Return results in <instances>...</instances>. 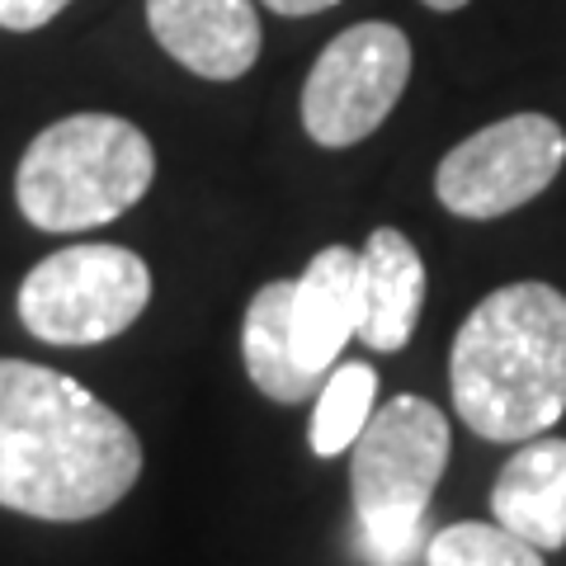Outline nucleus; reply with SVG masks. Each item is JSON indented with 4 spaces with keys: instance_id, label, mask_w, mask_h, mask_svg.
<instances>
[{
    "instance_id": "6e6552de",
    "label": "nucleus",
    "mask_w": 566,
    "mask_h": 566,
    "mask_svg": "<svg viewBox=\"0 0 566 566\" xmlns=\"http://www.w3.org/2000/svg\"><path fill=\"white\" fill-rule=\"evenodd\" d=\"M147 29L203 81H241L264 43L255 0H147Z\"/></svg>"
},
{
    "instance_id": "ddd939ff",
    "label": "nucleus",
    "mask_w": 566,
    "mask_h": 566,
    "mask_svg": "<svg viewBox=\"0 0 566 566\" xmlns=\"http://www.w3.org/2000/svg\"><path fill=\"white\" fill-rule=\"evenodd\" d=\"M374 397H378V374L368 364H335L322 392H316V411H312V453L316 458H340L354 449V439L364 434L368 416H374Z\"/></svg>"
},
{
    "instance_id": "1a4fd4ad",
    "label": "nucleus",
    "mask_w": 566,
    "mask_h": 566,
    "mask_svg": "<svg viewBox=\"0 0 566 566\" xmlns=\"http://www.w3.org/2000/svg\"><path fill=\"white\" fill-rule=\"evenodd\" d=\"M293 354L312 378L340 364V349L359 340V251L326 245L303 279H293Z\"/></svg>"
},
{
    "instance_id": "4468645a",
    "label": "nucleus",
    "mask_w": 566,
    "mask_h": 566,
    "mask_svg": "<svg viewBox=\"0 0 566 566\" xmlns=\"http://www.w3.org/2000/svg\"><path fill=\"white\" fill-rule=\"evenodd\" d=\"M424 566H543V553L495 520H463L424 543Z\"/></svg>"
},
{
    "instance_id": "dca6fc26",
    "label": "nucleus",
    "mask_w": 566,
    "mask_h": 566,
    "mask_svg": "<svg viewBox=\"0 0 566 566\" xmlns=\"http://www.w3.org/2000/svg\"><path fill=\"white\" fill-rule=\"evenodd\" d=\"M331 6H340V0H264V10L274 14H289V20H303V14H322Z\"/></svg>"
},
{
    "instance_id": "423d86ee",
    "label": "nucleus",
    "mask_w": 566,
    "mask_h": 566,
    "mask_svg": "<svg viewBox=\"0 0 566 566\" xmlns=\"http://www.w3.org/2000/svg\"><path fill=\"white\" fill-rule=\"evenodd\" d=\"M411 81V39L387 24L364 20L322 48L303 85V128L316 147L345 151L374 137L397 109Z\"/></svg>"
},
{
    "instance_id": "9b49d317",
    "label": "nucleus",
    "mask_w": 566,
    "mask_h": 566,
    "mask_svg": "<svg viewBox=\"0 0 566 566\" xmlns=\"http://www.w3.org/2000/svg\"><path fill=\"white\" fill-rule=\"evenodd\" d=\"M491 520L538 553L566 547V439H524L491 486Z\"/></svg>"
},
{
    "instance_id": "20e7f679",
    "label": "nucleus",
    "mask_w": 566,
    "mask_h": 566,
    "mask_svg": "<svg viewBox=\"0 0 566 566\" xmlns=\"http://www.w3.org/2000/svg\"><path fill=\"white\" fill-rule=\"evenodd\" d=\"M449 416L434 401L401 392L368 416L349 449V491L364 553L374 566H411L424 515L449 468Z\"/></svg>"
},
{
    "instance_id": "f03ea898",
    "label": "nucleus",
    "mask_w": 566,
    "mask_h": 566,
    "mask_svg": "<svg viewBox=\"0 0 566 566\" xmlns=\"http://www.w3.org/2000/svg\"><path fill=\"white\" fill-rule=\"evenodd\" d=\"M453 411L476 439L524 444L566 416V293L520 279L486 293L449 349Z\"/></svg>"
},
{
    "instance_id": "39448f33",
    "label": "nucleus",
    "mask_w": 566,
    "mask_h": 566,
    "mask_svg": "<svg viewBox=\"0 0 566 566\" xmlns=\"http://www.w3.org/2000/svg\"><path fill=\"white\" fill-rule=\"evenodd\" d=\"M151 303V270L128 245L81 241L39 260L20 283V322L33 340L85 349L123 335Z\"/></svg>"
},
{
    "instance_id": "7ed1b4c3",
    "label": "nucleus",
    "mask_w": 566,
    "mask_h": 566,
    "mask_svg": "<svg viewBox=\"0 0 566 566\" xmlns=\"http://www.w3.org/2000/svg\"><path fill=\"white\" fill-rule=\"evenodd\" d=\"M156 180V147L118 114L48 123L14 170V203L39 232H85L123 218Z\"/></svg>"
},
{
    "instance_id": "9d476101",
    "label": "nucleus",
    "mask_w": 566,
    "mask_h": 566,
    "mask_svg": "<svg viewBox=\"0 0 566 566\" xmlns=\"http://www.w3.org/2000/svg\"><path fill=\"white\" fill-rule=\"evenodd\" d=\"M424 307V260L397 227H374L359 251V340L397 354Z\"/></svg>"
},
{
    "instance_id": "f8f14e48",
    "label": "nucleus",
    "mask_w": 566,
    "mask_h": 566,
    "mask_svg": "<svg viewBox=\"0 0 566 566\" xmlns=\"http://www.w3.org/2000/svg\"><path fill=\"white\" fill-rule=\"evenodd\" d=\"M293 279H274L251 297L241 322V359L245 378L255 382V392H264L279 406H297L322 392L326 378H312L293 354Z\"/></svg>"
},
{
    "instance_id": "2eb2a0df",
    "label": "nucleus",
    "mask_w": 566,
    "mask_h": 566,
    "mask_svg": "<svg viewBox=\"0 0 566 566\" xmlns=\"http://www.w3.org/2000/svg\"><path fill=\"white\" fill-rule=\"evenodd\" d=\"M71 6V0H0V29L10 33H33L52 24L57 14Z\"/></svg>"
},
{
    "instance_id": "f257e3e1",
    "label": "nucleus",
    "mask_w": 566,
    "mask_h": 566,
    "mask_svg": "<svg viewBox=\"0 0 566 566\" xmlns=\"http://www.w3.org/2000/svg\"><path fill=\"white\" fill-rule=\"evenodd\" d=\"M142 439L91 387L29 359H0V505L81 524L137 486Z\"/></svg>"
},
{
    "instance_id": "f3484780",
    "label": "nucleus",
    "mask_w": 566,
    "mask_h": 566,
    "mask_svg": "<svg viewBox=\"0 0 566 566\" xmlns=\"http://www.w3.org/2000/svg\"><path fill=\"white\" fill-rule=\"evenodd\" d=\"M420 6H430V10H439V14H449V10H463V6H472V0H420Z\"/></svg>"
},
{
    "instance_id": "0eeeda50",
    "label": "nucleus",
    "mask_w": 566,
    "mask_h": 566,
    "mask_svg": "<svg viewBox=\"0 0 566 566\" xmlns=\"http://www.w3.org/2000/svg\"><path fill=\"white\" fill-rule=\"evenodd\" d=\"M566 133L547 114H510L463 137L434 170V199L463 222L505 218L562 175Z\"/></svg>"
}]
</instances>
